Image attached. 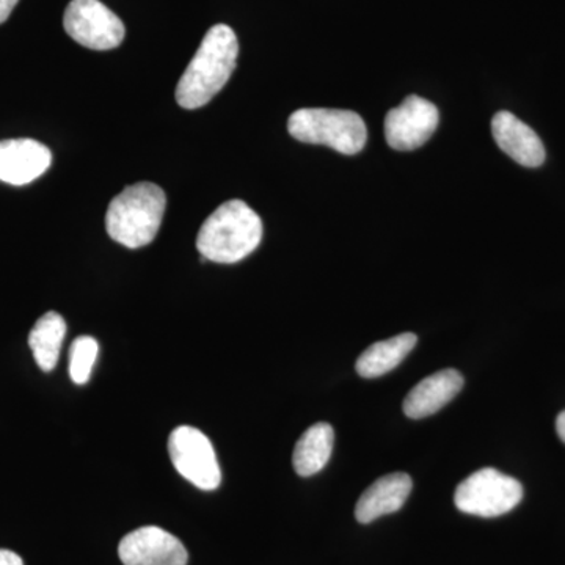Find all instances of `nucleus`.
Returning a JSON list of instances; mask_svg holds the SVG:
<instances>
[{"label":"nucleus","mask_w":565,"mask_h":565,"mask_svg":"<svg viewBox=\"0 0 565 565\" xmlns=\"http://www.w3.org/2000/svg\"><path fill=\"white\" fill-rule=\"evenodd\" d=\"M0 565H24L21 556L10 550H0Z\"/></svg>","instance_id":"6ab92c4d"},{"label":"nucleus","mask_w":565,"mask_h":565,"mask_svg":"<svg viewBox=\"0 0 565 565\" xmlns=\"http://www.w3.org/2000/svg\"><path fill=\"white\" fill-rule=\"evenodd\" d=\"M412 478L405 473L382 476L373 486L364 490L355 508L360 523H371L382 515L394 514L403 509L412 492Z\"/></svg>","instance_id":"ddd939ff"},{"label":"nucleus","mask_w":565,"mask_h":565,"mask_svg":"<svg viewBox=\"0 0 565 565\" xmlns=\"http://www.w3.org/2000/svg\"><path fill=\"white\" fill-rule=\"evenodd\" d=\"M166 192L152 182L129 185L115 196L106 214V230L115 243L141 248L154 241L166 212Z\"/></svg>","instance_id":"7ed1b4c3"},{"label":"nucleus","mask_w":565,"mask_h":565,"mask_svg":"<svg viewBox=\"0 0 565 565\" xmlns=\"http://www.w3.org/2000/svg\"><path fill=\"white\" fill-rule=\"evenodd\" d=\"M98 353L99 344L95 338L79 337L74 340L70 349V375L74 384L84 385L90 381Z\"/></svg>","instance_id":"f3484780"},{"label":"nucleus","mask_w":565,"mask_h":565,"mask_svg":"<svg viewBox=\"0 0 565 565\" xmlns=\"http://www.w3.org/2000/svg\"><path fill=\"white\" fill-rule=\"evenodd\" d=\"M463 386V377L459 371H438L423 379L412 388L404 401V414L412 419L427 418L437 414L446 404L451 403Z\"/></svg>","instance_id":"f8f14e48"},{"label":"nucleus","mask_w":565,"mask_h":565,"mask_svg":"<svg viewBox=\"0 0 565 565\" xmlns=\"http://www.w3.org/2000/svg\"><path fill=\"white\" fill-rule=\"evenodd\" d=\"M556 433L565 444V411L561 412L556 419Z\"/></svg>","instance_id":"aec40b11"},{"label":"nucleus","mask_w":565,"mask_h":565,"mask_svg":"<svg viewBox=\"0 0 565 565\" xmlns=\"http://www.w3.org/2000/svg\"><path fill=\"white\" fill-rule=\"evenodd\" d=\"M52 154L46 145L32 139L0 141V181L25 185L50 169Z\"/></svg>","instance_id":"9d476101"},{"label":"nucleus","mask_w":565,"mask_h":565,"mask_svg":"<svg viewBox=\"0 0 565 565\" xmlns=\"http://www.w3.org/2000/svg\"><path fill=\"white\" fill-rule=\"evenodd\" d=\"M170 459L182 478L199 489H217L222 482L221 465L210 438L192 426H180L170 434Z\"/></svg>","instance_id":"423d86ee"},{"label":"nucleus","mask_w":565,"mask_h":565,"mask_svg":"<svg viewBox=\"0 0 565 565\" xmlns=\"http://www.w3.org/2000/svg\"><path fill=\"white\" fill-rule=\"evenodd\" d=\"M63 28L81 46L109 51L125 40V24L99 0H71L63 17Z\"/></svg>","instance_id":"0eeeda50"},{"label":"nucleus","mask_w":565,"mask_h":565,"mask_svg":"<svg viewBox=\"0 0 565 565\" xmlns=\"http://www.w3.org/2000/svg\"><path fill=\"white\" fill-rule=\"evenodd\" d=\"M288 131L302 143L326 145L341 154H356L367 140L363 118L352 110L299 109L288 120Z\"/></svg>","instance_id":"20e7f679"},{"label":"nucleus","mask_w":565,"mask_h":565,"mask_svg":"<svg viewBox=\"0 0 565 565\" xmlns=\"http://www.w3.org/2000/svg\"><path fill=\"white\" fill-rule=\"evenodd\" d=\"M418 343L414 333L397 334L367 348L356 360V373L364 379L381 377L403 363Z\"/></svg>","instance_id":"4468645a"},{"label":"nucleus","mask_w":565,"mask_h":565,"mask_svg":"<svg viewBox=\"0 0 565 565\" xmlns=\"http://www.w3.org/2000/svg\"><path fill=\"white\" fill-rule=\"evenodd\" d=\"M237 55L239 43L233 29L225 24L211 28L178 82V104L188 110L206 106L232 77Z\"/></svg>","instance_id":"f257e3e1"},{"label":"nucleus","mask_w":565,"mask_h":565,"mask_svg":"<svg viewBox=\"0 0 565 565\" xmlns=\"http://www.w3.org/2000/svg\"><path fill=\"white\" fill-rule=\"evenodd\" d=\"M20 0H0V24L9 20L11 11L18 6Z\"/></svg>","instance_id":"a211bd4d"},{"label":"nucleus","mask_w":565,"mask_h":565,"mask_svg":"<svg viewBox=\"0 0 565 565\" xmlns=\"http://www.w3.org/2000/svg\"><path fill=\"white\" fill-rule=\"evenodd\" d=\"M522 498L523 487L515 478L494 468H482L460 482L455 503L465 514L493 519L511 512Z\"/></svg>","instance_id":"39448f33"},{"label":"nucleus","mask_w":565,"mask_h":565,"mask_svg":"<svg viewBox=\"0 0 565 565\" xmlns=\"http://www.w3.org/2000/svg\"><path fill=\"white\" fill-rule=\"evenodd\" d=\"M334 444L333 427L327 423L313 424L305 430L294 449V470L308 478L319 473L332 456Z\"/></svg>","instance_id":"2eb2a0df"},{"label":"nucleus","mask_w":565,"mask_h":565,"mask_svg":"<svg viewBox=\"0 0 565 565\" xmlns=\"http://www.w3.org/2000/svg\"><path fill=\"white\" fill-rule=\"evenodd\" d=\"M492 132L498 147L520 166L534 169L544 163L545 147L541 137L511 111L501 110L494 115Z\"/></svg>","instance_id":"9b49d317"},{"label":"nucleus","mask_w":565,"mask_h":565,"mask_svg":"<svg viewBox=\"0 0 565 565\" xmlns=\"http://www.w3.org/2000/svg\"><path fill=\"white\" fill-rule=\"evenodd\" d=\"M118 555L125 565H188L180 539L158 526H143L121 539Z\"/></svg>","instance_id":"1a4fd4ad"},{"label":"nucleus","mask_w":565,"mask_h":565,"mask_svg":"<svg viewBox=\"0 0 565 565\" xmlns=\"http://www.w3.org/2000/svg\"><path fill=\"white\" fill-rule=\"evenodd\" d=\"M263 239V221L243 200H230L212 212L200 228L196 248L204 262H243Z\"/></svg>","instance_id":"f03ea898"},{"label":"nucleus","mask_w":565,"mask_h":565,"mask_svg":"<svg viewBox=\"0 0 565 565\" xmlns=\"http://www.w3.org/2000/svg\"><path fill=\"white\" fill-rule=\"evenodd\" d=\"M65 334V319L55 311L41 316L29 333L33 359L44 373H51L57 366Z\"/></svg>","instance_id":"dca6fc26"},{"label":"nucleus","mask_w":565,"mask_h":565,"mask_svg":"<svg viewBox=\"0 0 565 565\" xmlns=\"http://www.w3.org/2000/svg\"><path fill=\"white\" fill-rule=\"evenodd\" d=\"M438 121L440 114L433 103L422 96H408L386 114V143L397 151L416 150L434 136Z\"/></svg>","instance_id":"6e6552de"}]
</instances>
